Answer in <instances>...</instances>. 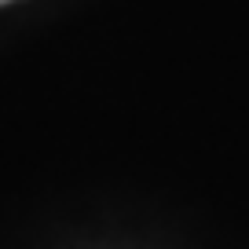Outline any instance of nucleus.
<instances>
[{"instance_id": "1", "label": "nucleus", "mask_w": 249, "mask_h": 249, "mask_svg": "<svg viewBox=\"0 0 249 249\" xmlns=\"http://www.w3.org/2000/svg\"><path fill=\"white\" fill-rule=\"evenodd\" d=\"M0 4H8V0H0Z\"/></svg>"}]
</instances>
